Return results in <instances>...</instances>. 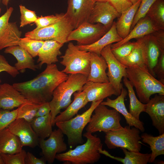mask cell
Segmentation results:
<instances>
[{
  "label": "cell",
  "mask_w": 164,
  "mask_h": 164,
  "mask_svg": "<svg viewBox=\"0 0 164 164\" xmlns=\"http://www.w3.org/2000/svg\"><path fill=\"white\" fill-rule=\"evenodd\" d=\"M68 76L59 70L56 64L52 63L47 65L44 70L34 79L12 85L28 101L41 104L51 101L54 90Z\"/></svg>",
  "instance_id": "cell-1"
},
{
  "label": "cell",
  "mask_w": 164,
  "mask_h": 164,
  "mask_svg": "<svg viewBox=\"0 0 164 164\" xmlns=\"http://www.w3.org/2000/svg\"><path fill=\"white\" fill-rule=\"evenodd\" d=\"M83 136L87 138L85 143L74 149L57 154L55 159L72 164H93L98 161L101 158L99 149H102L103 146L100 138L87 132Z\"/></svg>",
  "instance_id": "cell-2"
},
{
  "label": "cell",
  "mask_w": 164,
  "mask_h": 164,
  "mask_svg": "<svg viewBox=\"0 0 164 164\" xmlns=\"http://www.w3.org/2000/svg\"><path fill=\"white\" fill-rule=\"evenodd\" d=\"M87 81V77L81 74H71L67 79L60 83L54 91L49 102L51 114V123L54 125V120L62 109L66 108L72 101L71 97L75 92L81 91Z\"/></svg>",
  "instance_id": "cell-3"
},
{
  "label": "cell",
  "mask_w": 164,
  "mask_h": 164,
  "mask_svg": "<svg viewBox=\"0 0 164 164\" xmlns=\"http://www.w3.org/2000/svg\"><path fill=\"white\" fill-rule=\"evenodd\" d=\"M103 100L92 101L90 108L81 114L68 120L56 122L55 124L67 138L70 146L73 147L84 142L82 134L85 126L89 122L96 107Z\"/></svg>",
  "instance_id": "cell-4"
},
{
  "label": "cell",
  "mask_w": 164,
  "mask_h": 164,
  "mask_svg": "<svg viewBox=\"0 0 164 164\" xmlns=\"http://www.w3.org/2000/svg\"><path fill=\"white\" fill-rule=\"evenodd\" d=\"M140 130L129 126L105 132L104 142L109 149L119 148L139 152L141 148Z\"/></svg>",
  "instance_id": "cell-5"
},
{
  "label": "cell",
  "mask_w": 164,
  "mask_h": 164,
  "mask_svg": "<svg viewBox=\"0 0 164 164\" xmlns=\"http://www.w3.org/2000/svg\"><path fill=\"white\" fill-rule=\"evenodd\" d=\"M126 70V77L135 87L139 100L143 103H147L151 96L154 94V88L160 81L148 71L138 65L128 67Z\"/></svg>",
  "instance_id": "cell-6"
},
{
  "label": "cell",
  "mask_w": 164,
  "mask_h": 164,
  "mask_svg": "<svg viewBox=\"0 0 164 164\" xmlns=\"http://www.w3.org/2000/svg\"><path fill=\"white\" fill-rule=\"evenodd\" d=\"M86 128L87 132H105L117 130L122 127L120 122L121 119L119 113L114 109H110L106 106L99 104L95 108Z\"/></svg>",
  "instance_id": "cell-7"
},
{
  "label": "cell",
  "mask_w": 164,
  "mask_h": 164,
  "mask_svg": "<svg viewBox=\"0 0 164 164\" xmlns=\"http://www.w3.org/2000/svg\"><path fill=\"white\" fill-rule=\"evenodd\" d=\"M91 52L80 50L70 42L64 54L60 56V63L65 67L62 71L66 74H81L87 77L90 70Z\"/></svg>",
  "instance_id": "cell-8"
},
{
  "label": "cell",
  "mask_w": 164,
  "mask_h": 164,
  "mask_svg": "<svg viewBox=\"0 0 164 164\" xmlns=\"http://www.w3.org/2000/svg\"><path fill=\"white\" fill-rule=\"evenodd\" d=\"M74 29L69 21L65 17L59 21L38 29H33L26 33L25 36L29 38L45 41L53 40L64 44Z\"/></svg>",
  "instance_id": "cell-9"
},
{
  "label": "cell",
  "mask_w": 164,
  "mask_h": 164,
  "mask_svg": "<svg viewBox=\"0 0 164 164\" xmlns=\"http://www.w3.org/2000/svg\"><path fill=\"white\" fill-rule=\"evenodd\" d=\"M109 29L101 23L86 22L73 30L68 35L67 41H76L77 45H90L98 40Z\"/></svg>",
  "instance_id": "cell-10"
},
{
  "label": "cell",
  "mask_w": 164,
  "mask_h": 164,
  "mask_svg": "<svg viewBox=\"0 0 164 164\" xmlns=\"http://www.w3.org/2000/svg\"><path fill=\"white\" fill-rule=\"evenodd\" d=\"M111 44L105 47L101 52V55L105 60L108 66L106 73L111 83L119 95L123 88L121 83L122 78L127 77L126 67L114 56L111 50Z\"/></svg>",
  "instance_id": "cell-11"
},
{
  "label": "cell",
  "mask_w": 164,
  "mask_h": 164,
  "mask_svg": "<svg viewBox=\"0 0 164 164\" xmlns=\"http://www.w3.org/2000/svg\"><path fill=\"white\" fill-rule=\"evenodd\" d=\"M95 2L94 0H68L65 17L74 29L88 22Z\"/></svg>",
  "instance_id": "cell-12"
},
{
  "label": "cell",
  "mask_w": 164,
  "mask_h": 164,
  "mask_svg": "<svg viewBox=\"0 0 164 164\" xmlns=\"http://www.w3.org/2000/svg\"><path fill=\"white\" fill-rule=\"evenodd\" d=\"M14 9L10 7L0 17V50L15 45H18L22 35L15 22H9Z\"/></svg>",
  "instance_id": "cell-13"
},
{
  "label": "cell",
  "mask_w": 164,
  "mask_h": 164,
  "mask_svg": "<svg viewBox=\"0 0 164 164\" xmlns=\"http://www.w3.org/2000/svg\"><path fill=\"white\" fill-rule=\"evenodd\" d=\"M63 135L58 128L53 131L47 139L39 138V144L44 159L49 163L53 162L57 154L67 150V146L64 142Z\"/></svg>",
  "instance_id": "cell-14"
},
{
  "label": "cell",
  "mask_w": 164,
  "mask_h": 164,
  "mask_svg": "<svg viewBox=\"0 0 164 164\" xmlns=\"http://www.w3.org/2000/svg\"><path fill=\"white\" fill-rule=\"evenodd\" d=\"M121 14L109 1L96 2L88 22L92 24L101 23L110 29L114 20L118 18Z\"/></svg>",
  "instance_id": "cell-15"
},
{
  "label": "cell",
  "mask_w": 164,
  "mask_h": 164,
  "mask_svg": "<svg viewBox=\"0 0 164 164\" xmlns=\"http://www.w3.org/2000/svg\"><path fill=\"white\" fill-rule=\"evenodd\" d=\"M19 138L22 146L34 148L39 145V138L30 123L22 118H16L7 127Z\"/></svg>",
  "instance_id": "cell-16"
},
{
  "label": "cell",
  "mask_w": 164,
  "mask_h": 164,
  "mask_svg": "<svg viewBox=\"0 0 164 164\" xmlns=\"http://www.w3.org/2000/svg\"><path fill=\"white\" fill-rule=\"evenodd\" d=\"M128 94L126 90L123 88L120 94L117 98L111 99L108 97L105 101H103L100 103L112 108L121 113L125 117L126 122L129 126L134 127L139 129L140 132H144L145 128L143 123L132 116L126 108L125 99Z\"/></svg>",
  "instance_id": "cell-17"
},
{
  "label": "cell",
  "mask_w": 164,
  "mask_h": 164,
  "mask_svg": "<svg viewBox=\"0 0 164 164\" xmlns=\"http://www.w3.org/2000/svg\"><path fill=\"white\" fill-rule=\"evenodd\" d=\"M81 91L85 93L88 102L103 100L112 95H119L109 82L99 83L87 81L83 86Z\"/></svg>",
  "instance_id": "cell-18"
},
{
  "label": "cell",
  "mask_w": 164,
  "mask_h": 164,
  "mask_svg": "<svg viewBox=\"0 0 164 164\" xmlns=\"http://www.w3.org/2000/svg\"><path fill=\"white\" fill-rule=\"evenodd\" d=\"M145 112L159 135L164 133V95L155 94L146 103Z\"/></svg>",
  "instance_id": "cell-19"
},
{
  "label": "cell",
  "mask_w": 164,
  "mask_h": 164,
  "mask_svg": "<svg viewBox=\"0 0 164 164\" xmlns=\"http://www.w3.org/2000/svg\"><path fill=\"white\" fill-rule=\"evenodd\" d=\"M28 100L12 85L0 84V110H11Z\"/></svg>",
  "instance_id": "cell-20"
},
{
  "label": "cell",
  "mask_w": 164,
  "mask_h": 164,
  "mask_svg": "<svg viewBox=\"0 0 164 164\" xmlns=\"http://www.w3.org/2000/svg\"><path fill=\"white\" fill-rule=\"evenodd\" d=\"M118 60L126 68L136 65L148 71L146 45L144 36L139 38L136 42L135 46L129 55Z\"/></svg>",
  "instance_id": "cell-21"
},
{
  "label": "cell",
  "mask_w": 164,
  "mask_h": 164,
  "mask_svg": "<svg viewBox=\"0 0 164 164\" xmlns=\"http://www.w3.org/2000/svg\"><path fill=\"white\" fill-rule=\"evenodd\" d=\"M63 44L53 40L44 41L37 55L39 68L44 64L49 65L58 62L57 56L61 55L60 49Z\"/></svg>",
  "instance_id": "cell-22"
},
{
  "label": "cell",
  "mask_w": 164,
  "mask_h": 164,
  "mask_svg": "<svg viewBox=\"0 0 164 164\" xmlns=\"http://www.w3.org/2000/svg\"><path fill=\"white\" fill-rule=\"evenodd\" d=\"M4 53L13 55L16 59L17 62L15 67L18 71L23 73L26 69L36 71L39 68L36 65L33 57L24 48L19 45H15L5 48Z\"/></svg>",
  "instance_id": "cell-23"
},
{
  "label": "cell",
  "mask_w": 164,
  "mask_h": 164,
  "mask_svg": "<svg viewBox=\"0 0 164 164\" xmlns=\"http://www.w3.org/2000/svg\"><path fill=\"white\" fill-rule=\"evenodd\" d=\"M123 39L118 35L116 29V22H114L108 31L98 40L88 45H77L79 49L87 52L94 53L100 56L102 50L106 46L114 43H117Z\"/></svg>",
  "instance_id": "cell-24"
},
{
  "label": "cell",
  "mask_w": 164,
  "mask_h": 164,
  "mask_svg": "<svg viewBox=\"0 0 164 164\" xmlns=\"http://www.w3.org/2000/svg\"><path fill=\"white\" fill-rule=\"evenodd\" d=\"M147 16L140 19L128 35L121 41L111 45V48H114L129 41L133 39L140 38L158 30Z\"/></svg>",
  "instance_id": "cell-25"
},
{
  "label": "cell",
  "mask_w": 164,
  "mask_h": 164,
  "mask_svg": "<svg viewBox=\"0 0 164 164\" xmlns=\"http://www.w3.org/2000/svg\"><path fill=\"white\" fill-rule=\"evenodd\" d=\"M107 68L106 62L101 56L91 52L90 70L87 81L99 83L109 82L106 71Z\"/></svg>",
  "instance_id": "cell-26"
},
{
  "label": "cell",
  "mask_w": 164,
  "mask_h": 164,
  "mask_svg": "<svg viewBox=\"0 0 164 164\" xmlns=\"http://www.w3.org/2000/svg\"><path fill=\"white\" fill-rule=\"evenodd\" d=\"M73 101L64 111L55 117L54 124L58 122L65 121L71 119L77 114L79 111L84 107L88 103L85 93L82 91L75 92L73 94Z\"/></svg>",
  "instance_id": "cell-27"
},
{
  "label": "cell",
  "mask_w": 164,
  "mask_h": 164,
  "mask_svg": "<svg viewBox=\"0 0 164 164\" xmlns=\"http://www.w3.org/2000/svg\"><path fill=\"white\" fill-rule=\"evenodd\" d=\"M23 146L19 138L7 127L0 130V152L14 154L21 152Z\"/></svg>",
  "instance_id": "cell-28"
},
{
  "label": "cell",
  "mask_w": 164,
  "mask_h": 164,
  "mask_svg": "<svg viewBox=\"0 0 164 164\" xmlns=\"http://www.w3.org/2000/svg\"><path fill=\"white\" fill-rule=\"evenodd\" d=\"M142 0L138 1L128 9L121 13L116 22V27L119 36L122 39L129 33L135 13Z\"/></svg>",
  "instance_id": "cell-29"
},
{
  "label": "cell",
  "mask_w": 164,
  "mask_h": 164,
  "mask_svg": "<svg viewBox=\"0 0 164 164\" xmlns=\"http://www.w3.org/2000/svg\"><path fill=\"white\" fill-rule=\"evenodd\" d=\"M125 157L124 158L111 155L107 151L102 149H99L100 154L122 162L123 164H146L149 162L151 153H142L139 152L128 151L126 149H121Z\"/></svg>",
  "instance_id": "cell-30"
},
{
  "label": "cell",
  "mask_w": 164,
  "mask_h": 164,
  "mask_svg": "<svg viewBox=\"0 0 164 164\" xmlns=\"http://www.w3.org/2000/svg\"><path fill=\"white\" fill-rule=\"evenodd\" d=\"M144 38L146 45L148 70L155 77L153 69L157 63L161 51L156 39L151 34L144 36Z\"/></svg>",
  "instance_id": "cell-31"
},
{
  "label": "cell",
  "mask_w": 164,
  "mask_h": 164,
  "mask_svg": "<svg viewBox=\"0 0 164 164\" xmlns=\"http://www.w3.org/2000/svg\"><path fill=\"white\" fill-rule=\"evenodd\" d=\"M123 82L127 89L129 99V112L134 117L139 120L140 114L142 112H145L146 104L143 103L137 98L132 84L126 77H123Z\"/></svg>",
  "instance_id": "cell-32"
},
{
  "label": "cell",
  "mask_w": 164,
  "mask_h": 164,
  "mask_svg": "<svg viewBox=\"0 0 164 164\" xmlns=\"http://www.w3.org/2000/svg\"><path fill=\"white\" fill-rule=\"evenodd\" d=\"M141 137L143 142L149 145L152 151L149 162H154L157 157L164 154V133L154 136L145 133Z\"/></svg>",
  "instance_id": "cell-33"
},
{
  "label": "cell",
  "mask_w": 164,
  "mask_h": 164,
  "mask_svg": "<svg viewBox=\"0 0 164 164\" xmlns=\"http://www.w3.org/2000/svg\"><path fill=\"white\" fill-rule=\"evenodd\" d=\"M30 124L39 138L48 137L53 131L51 112L44 116L35 117Z\"/></svg>",
  "instance_id": "cell-34"
},
{
  "label": "cell",
  "mask_w": 164,
  "mask_h": 164,
  "mask_svg": "<svg viewBox=\"0 0 164 164\" xmlns=\"http://www.w3.org/2000/svg\"><path fill=\"white\" fill-rule=\"evenodd\" d=\"M146 15L159 30H164V0H156Z\"/></svg>",
  "instance_id": "cell-35"
},
{
  "label": "cell",
  "mask_w": 164,
  "mask_h": 164,
  "mask_svg": "<svg viewBox=\"0 0 164 164\" xmlns=\"http://www.w3.org/2000/svg\"><path fill=\"white\" fill-rule=\"evenodd\" d=\"M41 104H35L28 101L24 103L17 108L16 118L23 119L30 123L35 117L36 113Z\"/></svg>",
  "instance_id": "cell-36"
},
{
  "label": "cell",
  "mask_w": 164,
  "mask_h": 164,
  "mask_svg": "<svg viewBox=\"0 0 164 164\" xmlns=\"http://www.w3.org/2000/svg\"><path fill=\"white\" fill-rule=\"evenodd\" d=\"M44 41L26 37L20 38L18 45L25 49L33 58L36 57Z\"/></svg>",
  "instance_id": "cell-37"
},
{
  "label": "cell",
  "mask_w": 164,
  "mask_h": 164,
  "mask_svg": "<svg viewBox=\"0 0 164 164\" xmlns=\"http://www.w3.org/2000/svg\"><path fill=\"white\" fill-rule=\"evenodd\" d=\"M65 16V13L56 14L55 15L38 17L34 23L36 27L35 29H38L46 27L61 20Z\"/></svg>",
  "instance_id": "cell-38"
},
{
  "label": "cell",
  "mask_w": 164,
  "mask_h": 164,
  "mask_svg": "<svg viewBox=\"0 0 164 164\" xmlns=\"http://www.w3.org/2000/svg\"><path fill=\"white\" fill-rule=\"evenodd\" d=\"M19 8L21 14L20 27L35 22L38 17L35 11L29 10L22 5H19Z\"/></svg>",
  "instance_id": "cell-39"
},
{
  "label": "cell",
  "mask_w": 164,
  "mask_h": 164,
  "mask_svg": "<svg viewBox=\"0 0 164 164\" xmlns=\"http://www.w3.org/2000/svg\"><path fill=\"white\" fill-rule=\"evenodd\" d=\"M135 43L136 42L129 41L116 48H111V50L114 56L118 60L129 55Z\"/></svg>",
  "instance_id": "cell-40"
},
{
  "label": "cell",
  "mask_w": 164,
  "mask_h": 164,
  "mask_svg": "<svg viewBox=\"0 0 164 164\" xmlns=\"http://www.w3.org/2000/svg\"><path fill=\"white\" fill-rule=\"evenodd\" d=\"M156 0H142L134 17L130 31L140 19L145 16L151 6Z\"/></svg>",
  "instance_id": "cell-41"
},
{
  "label": "cell",
  "mask_w": 164,
  "mask_h": 164,
  "mask_svg": "<svg viewBox=\"0 0 164 164\" xmlns=\"http://www.w3.org/2000/svg\"><path fill=\"white\" fill-rule=\"evenodd\" d=\"M18 108L12 111L0 110V130L7 127L16 119Z\"/></svg>",
  "instance_id": "cell-42"
},
{
  "label": "cell",
  "mask_w": 164,
  "mask_h": 164,
  "mask_svg": "<svg viewBox=\"0 0 164 164\" xmlns=\"http://www.w3.org/2000/svg\"><path fill=\"white\" fill-rule=\"evenodd\" d=\"M26 152L23 149L17 153L6 154L1 153L4 164H25V159Z\"/></svg>",
  "instance_id": "cell-43"
},
{
  "label": "cell",
  "mask_w": 164,
  "mask_h": 164,
  "mask_svg": "<svg viewBox=\"0 0 164 164\" xmlns=\"http://www.w3.org/2000/svg\"><path fill=\"white\" fill-rule=\"evenodd\" d=\"M155 77L164 84V51H161L156 64L153 69Z\"/></svg>",
  "instance_id": "cell-44"
},
{
  "label": "cell",
  "mask_w": 164,
  "mask_h": 164,
  "mask_svg": "<svg viewBox=\"0 0 164 164\" xmlns=\"http://www.w3.org/2000/svg\"><path fill=\"white\" fill-rule=\"evenodd\" d=\"M5 71L13 77H15L19 72L15 66L11 65L8 62L5 58L0 54V73ZM2 81L0 79V83Z\"/></svg>",
  "instance_id": "cell-45"
},
{
  "label": "cell",
  "mask_w": 164,
  "mask_h": 164,
  "mask_svg": "<svg viewBox=\"0 0 164 164\" xmlns=\"http://www.w3.org/2000/svg\"><path fill=\"white\" fill-rule=\"evenodd\" d=\"M109 2L120 14L127 10L133 5L129 0H109Z\"/></svg>",
  "instance_id": "cell-46"
},
{
  "label": "cell",
  "mask_w": 164,
  "mask_h": 164,
  "mask_svg": "<svg viewBox=\"0 0 164 164\" xmlns=\"http://www.w3.org/2000/svg\"><path fill=\"white\" fill-rule=\"evenodd\" d=\"M46 162L44 158H37L29 152L26 153L25 159V164H45Z\"/></svg>",
  "instance_id": "cell-47"
},
{
  "label": "cell",
  "mask_w": 164,
  "mask_h": 164,
  "mask_svg": "<svg viewBox=\"0 0 164 164\" xmlns=\"http://www.w3.org/2000/svg\"><path fill=\"white\" fill-rule=\"evenodd\" d=\"M151 34L158 43L161 51H164V30H158Z\"/></svg>",
  "instance_id": "cell-48"
},
{
  "label": "cell",
  "mask_w": 164,
  "mask_h": 164,
  "mask_svg": "<svg viewBox=\"0 0 164 164\" xmlns=\"http://www.w3.org/2000/svg\"><path fill=\"white\" fill-rule=\"evenodd\" d=\"M51 108L49 102H46L41 104L36 114V117L44 116L50 112Z\"/></svg>",
  "instance_id": "cell-49"
},
{
  "label": "cell",
  "mask_w": 164,
  "mask_h": 164,
  "mask_svg": "<svg viewBox=\"0 0 164 164\" xmlns=\"http://www.w3.org/2000/svg\"><path fill=\"white\" fill-rule=\"evenodd\" d=\"M10 0H2V3L5 6H7Z\"/></svg>",
  "instance_id": "cell-50"
},
{
  "label": "cell",
  "mask_w": 164,
  "mask_h": 164,
  "mask_svg": "<svg viewBox=\"0 0 164 164\" xmlns=\"http://www.w3.org/2000/svg\"><path fill=\"white\" fill-rule=\"evenodd\" d=\"M0 164H4L3 159L1 155H0Z\"/></svg>",
  "instance_id": "cell-51"
},
{
  "label": "cell",
  "mask_w": 164,
  "mask_h": 164,
  "mask_svg": "<svg viewBox=\"0 0 164 164\" xmlns=\"http://www.w3.org/2000/svg\"><path fill=\"white\" fill-rule=\"evenodd\" d=\"M95 2H105L109 1V0H94Z\"/></svg>",
  "instance_id": "cell-52"
},
{
  "label": "cell",
  "mask_w": 164,
  "mask_h": 164,
  "mask_svg": "<svg viewBox=\"0 0 164 164\" xmlns=\"http://www.w3.org/2000/svg\"><path fill=\"white\" fill-rule=\"evenodd\" d=\"M133 4L135 3V2H136L138 0H129Z\"/></svg>",
  "instance_id": "cell-53"
},
{
  "label": "cell",
  "mask_w": 164,
  "mask_h": 164,
  "mask_svg": "<svg viewBox=\"0 0 164 164\" xmlns=\"http://www.w3.org/2000/svg\"><path fill=\"white\" fill-rule=\"evenodd\" d=\"M1 0H0V3ZM1 12V9L0 8V14Z\"/></svg>",
  "instance_id": "cell-54"
},
{
  "label": "cell",
  "mask_w": 164,
  "mask_h": 164,
  "mask_svg": "<svg viewBox=\"0 0 164 164\" xmlns=\"http://www.w3.org/2000/svg\"><path fill=\"white\" fill-rule=\"evenodd\" d=\"M1 153L0 152V155Z\"/></svg>",
  "instance_id": "cell-55"
}]
</instances>
